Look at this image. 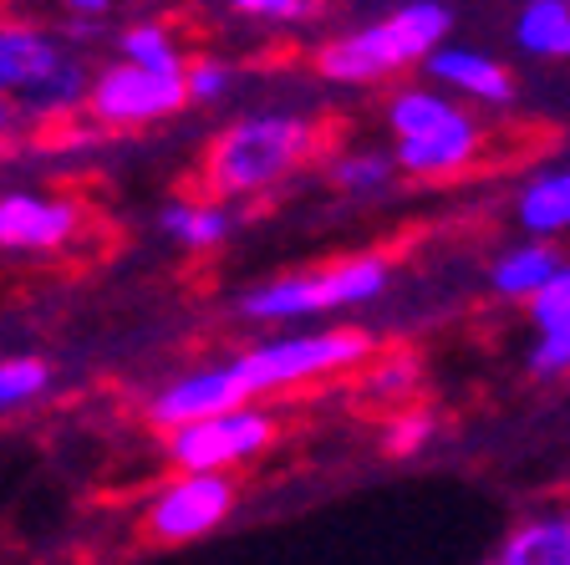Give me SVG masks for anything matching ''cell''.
<instances>
[{"label":"cell","mask_w":570,"mask_h":565,"mask_svg":"<svg viewBox=\"0 0 570 565\" xmlns=\"http://www.w3.org/2000/svg\"><path fill=\"white\" fill-rule=\"evenodd\" d=\"M235 408H249V392L239 388L235 367H204V372H189L168 382L154 402H148V418L154 428L174 434V428H189V423H204V418H219V412H235Z\"/></svg>","instance_id":"9"},{"label":"cell","mask_w":570,"mask_h":565,"mask_svg":"<svg viewBox=\"0 0 570 565\" xmlns=\"http://www.w3.org/2000/svg\"><path fill=\"white\" fill-rule=\"evenodd\" d=\"M514 41L530 57H570V6L566 0H530L514 21Z\"/></svg>","instance_id":"16"},{"label":"cell","mask_w":570,"mask_h":565,"mask_svg":"<svg viewBox=\"0 0 570 565\" xmlns=\"http://www.w3.org/2000/svg\"><path fill=\"white\" fill-rule=\"evenodd\" d=\"M235 479L229 474H184V479L164 484L142 515V530L158 545H189L199 535L219 530L235 509Z\"/></svg>","instance_id":"8"},{"label":"cell","mask_w":570,"mask_h":565,"mask_svg":"<svg viewBox=\"0 0 570 565\" xmlns=\"http://www.w3.org/2000/svg\"><path fill=\"white\" fill-rule=\"evenodd\" d=\"M275 444V418L265 408H235L204 423L168 434V459L184 474H225L229 464L255 459Z\"/></svg>","instance_id":"6"},{"label":"cell","mask_w":570,"mask_h":565,"mask_svg":"<svg viewBox=\"0 0 570 565\" xmlns=\"http://www.w3.org/2000/svg\"><path fill=\"white\" fill-rule=\"evenodd\" d=\"M82 103H87V67L71 57L61 61L41 87H31V92L21 97V107L36 113V118H47V113H71V107H82Z\"/></svg>","instance_id":"20"},{"label":"cell","mask_w":570,"mask_h":565,"mask_svg":"<svg viewBox=\"0 0 570 565\" xmlns=\"http://www.w3.org/2000/svg\"><path fill=\"white\" fill-rule=\"evenodd\" d=\"M413 388H417V362L407 352H397V357H387V362L372 372V382H367V392L377 402H392V398H413Z\"/></svg>","instance_id":"22"},{"label":"cell","mask_w":570,"mask_h":565,"mask_svg":"<svg viewBox=\"0 0 570 565\" xmlns=\"http://www.w3.org/2000/svg\"><path fill=\"white\" fill-rule=\"evenodd\" d=\"M321 6H301V0H245L239 16H255V21H306Z\"/></svg>","instance_id":"26"},{"label":"cell","mask_w":570,"mask_h":565,"mask_svg":"<svg viewBox=\"0 0 570 565\" xmlns=\"http://www.w3.org/2000/svg\"><path fill=\"white\" fill-rule=\"evenodd\" d=\"M11 123H16V113H11V103L0 97V133H11Z\"/></svg>","instance_id":"27"},{"label":"cell","mask_w":570,"mask_h":565,"mask_svg":"<svg viewBox=\"0 0 570 565\" xmlns=\"http://www.w3.org/2000/svg\"><path fill=\"white\" fill-rule=\"evenodd\" d=\"M164 230L189 250H209L229 235V214L219 204H168L164 210Z\"/></svg>","instance_id":"19"},{"label":"cell","mask_w":570,"mask_h":565,"mask_svg":"<svg viewBox=\"0 0 570 565\" xmlns=\"http://www.w3.org/2000/svg\"><path fill=\"white\" fill-rule=\"evenodd\" d=\"M122 61L142 71H158V77H184V57L174 47V31L158 21H138L122 31Z\"/></svg>","instance_id":"18"},{"label":"cell","mask_w":570,"mask_h":565,"mask_svg":"<svg viewBox=\"0 0 570 565\" xmlns=\"http://www.w3.org/2000/svg\"><path fill=\"white\" fill-rule=\"evenodd\" d=\"M453 31V6L439 0H413L397 6L382 21L346 31L316 51V71L332 82H382L387 71L407 67V61H428L443 47V36Z\"/></svg>","instance_id":"2"},{"label":"cell","mask_w":570,"mask_h":565,"mask_svg":"<svg viewBox=\"0 0 570 565\" xmlns=\"http://www.w3.org/2000/svg\"><path fill=\"white\" fill-rule=\"evenodd\" d=\"M387 174H392V164H387V158H377V154H346V158H336V164H332V178L342 188H352V194L387 184Z\"/></svg>","instance_id":"23"},{"label":"cell","mask_w":570,"mask_h":565,"mask_svg":"<svg viewBox=\"0 0 570 565\" xmlns=\"http://www.w3.org/2000/svg\"><path fill=\"white\" fill-rule=\"evenodd\" d=\"M229 87V67L214 57H199L194 67H184V92L199 97V103H209V97H219Z\"/></svg>","instance_id":"25"},{"label":"cell","mask_w":570,"mask_h":565,"mask_svg":"<svg viewBox=\"0 0 570 565\" xmlns=\"http://www.w3.org/2000/svg\"><path fill=\"white\" fill-rule=\"evenodd\" d=\"M433 412H403V418H397V423H387V454H397V459H403V454H417V448L428 444V438H433Z\"/></svg>","instance_id":"24"},{"label":"cell","mask_w":570,"mask_h":565,"mask_svg":"<svg viewBox=\"0 0 570 565\" xmlns=\"http://www.w3.org/2000/svg\"><path fill=\"white\" fill-rule=\"evenodd\" d=\"M494 565H570V515H534L520 519Z\"/></svg>","instance_id":"14"},{"label":"cell","mask_w":570,"mask_h":565,"mask_svg":"<svg viewBox=\"0 0 570 565\" xmlns=\"http://www.w3.org/2000/svg\"><path fill=\"white\" fill-rule=\"evenodd\" d=\"M387 255H346L336 265H321V271H301V275H281L271 285H255V291L239 301L249 321H291V316H316V311H346L362 306V301H377L387 291Z\"/></svg>","instance_id":"4"},{"label":"cell","mask_w":570,"mask_h":565,"mask_svg":"<svg viewBox=\"0 0 570 565\" xmlns=\"http://www.w3.org/2000/svg\"><path fill=\"white\" fill-rule=\"evenodd\" d=\"M387 123L397 133V164L407 174H459L479 154V123L428 87H403L387 103Z\"/></svg>","instance_id":"5"},{"label":"cell","mask_w":570,"mask_h":565,"mask_svg":"<svg viewBox=\"0 0 570 565\" xmlns=\"http://www.w3.org/2000/svg\"><path fill=\"white\" fill-rule=\"evenodd\" d=\"M47 382H51V367L41 362V357H11V362H0V412L41 398Z\"/></svg>","instance_id":"21"},{"label":"cell","mask_w":570,"mask_h":565,"mask_svg":"<svg viewBox=\"0 0 570 565\" xmlns=\"http://www.w3.org/2000/svg\"><path fill=\"white\" fill-rule=\"evenodd\" d=\"M530 321L540 342L530 352L534 372H570V265H560L546 281V291L530 295Z\"/></svg>","instance_id":"12"},{"label":"cell","mask_w":570,"mask_h":565,"mask_svg":"<svg viewBox=\"0 0 570 565\" xmlns=\"http://www.w3.org/2000/svg\"><path fill=\"white\" fill-rule=\"evenodd\" d=\"M428 71L439 77V82L459 87V92L479 97V103H510L514 97V77L499 67L494 57L484 51H469V47H439L428 57Z\"/></svg>","instance_id":"13"},{"label":"cell","mask_w":570,"mask_h":565,"mask_svg":"<svg viewBox=\"0 0 570 565\" xmlns=\"http://www.w3.org/2000/svg\"><path fill=\"white\" fill-rule=\"evenodd\" d=\"M489 565H494V561H489Z\"/></svg>","instance_id":"28"},{"label":"cell","mask_w":570,"mask_h":565,"mask_svg":"<svg viewBox=\"0 0 570 565\" xmlns=\"http://www.w3.org/2000/svg\"><path fill=\"white\" fill-rule=\"evenodd\" d=\"M377 357V342L356 327H336V331H306V337H281V342L249 347L239 352L235 377L249 398H265V392L281 388H301V382H316V377L346 372V367H367Z\"/></svg>","instance_id":"3"},{"label":"cell","mask_w":570,"mask_h":565,"mask_svg":"<svg viewBox=\"0 0 570 565\" xmlns=\"http://www.w3.org/2000/svg\"><path fill=\"white\" fill-rule=\"evenodd\" d=\"M316 133L321 128L301 113H255V118L229 123L204 148V188L219 199L275 188L316 154Z\"/></svg>","instance_id":"1"},{"label":"cell","mask_w":570,"mask_h":565,"mask_svg":"<svg viewBox=\"0 0 570 565\" xmlns=\"http://www.w3.org/2000/svg\"><path fill=\"white\" fill-rule=\"evenodd\" d=\"M520 224L530 235H560L570 230V168L534 178L520 199Z\"/></svg>","instance_id":"17"},{"label":"cell","mask_w":570,"mask_h":565,"mask_svg":"<svg viewBox=\"0 0 570 565\" xmlns=\"http://www.w3.org/2000/svg\"><path fill=\"white\" fill-rule=\"evenodd\" d=\"M560 271V255L556 245H546V240H534V245H520L510 250V255L494 260V291L499 295H514V301H530V295L546 291V281Z\"/></svg>","instance_id":"15"},{"label":"cell","mask_w":570,"mask_h":565,"mask_svg":"<svg viewBox=\"0 0 570 565\" xmlns=\"http://www.w3.org/2000/svg\"><path fill=\"white\" fill-rule=\"evenodd\" d=\"M77 204L41 199V194H6L0 199V250H51L77 235Z\"/></svg>","instance_id":"10"},{"label":"cell","mask_w":570,"mask_h":565,"mask_svg":"<svg viewBox=\"0 0 570 565\" xmlns=\"http://www.w3.org/2000/svg\"><path fill=\"white\" fill-rule=\"evenodd\" d=\"M184 103H189L184 77H158V71L112 61L87 82L82 107L107 128H142V123H164L174 113H184Z\"/></svg>","instance_id":"7"},{"label":"cell","mask_w":570,"mask_h":565,"mask_svg":"<svg viewBox=\"0 0 570 565\" xmlns=\"http://www.w3.org/2000/svg\"><path fill=\"white\" fill-rule=\"evenodd\" d=\"M67 61L57 36L36 26H0V97H26Z\"/></svg>","instance_id":"11"}]
</instances>
